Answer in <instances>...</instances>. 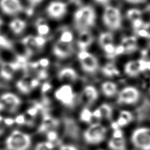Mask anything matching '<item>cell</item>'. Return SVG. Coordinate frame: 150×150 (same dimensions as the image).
<instances>
[{"instance_id": "7a4b0ae2", "label": "cell", "mask_w": 150, "mask_h": 150, "mask_svg": "<svg viewBox=\"0 0 150 150\" xmlns=\"http://www.w3.org/2000/svg\"><path fill=\"white\" fill-rule=\"evenodd\" d=\"M31 144V136L18 130L13 131L5 141L7 150H28Z\"/></svg>"}, {"instance_id": "681fc988", "label": "cell", "mask_w": 150, "mask_h": 150, "mask_svg": "<svg viewBox=\"0 0 150 150\" xmlns=\"http://www.w3.org/2000/svg\"><path fill=\"white\" fill-rule=\"evenodd\" d=\"M126 1L128 3H130V4H141V3L145 2L146 0H126Z\"/></svg>"}, {"instance_id": "5b68a950", "label": "cell", "mask_w": 150, "mask_h": 150, "mask_svg": "<svg viewBox=\"0 0 150 150\" xmlns=\"http://www.w3.org/2000/svg\"><path fill=\"white\" fill-rule=\"evenodd\" d=\"M131 141L138 150H150V128L140 127L134 130Z\"/></svg>"}, {"instance_id": "83f0119b", "label": "cell", "mask_w": 150, "mask_h": 150, "mask_svg": "<svg viewBox=\"0 0 150 150\" xmlns=\"http://www.w3.org/2000/svg\"><path fill=\"white\" fill-rule=\"evenodd\" d=\"M93 118L92 112L88 108H84L80 113V120L84 122H90Z\"/></svg>"}, {"instance_id": "7dc6e473", "label": "cell", "mask_w": 150, "mask_h": 150, "mask_svg": "<svg viewBox=\"0 0 150 150\" xmlns=\"http://www.w3.org/2000/svg\"><path fill=\"white\" fill-rule=\"evenodd\" d=\"M47 76V72L44 71V70H42V71H40L38 73V79H46V77Z\"/></svg>"}, {"instance_id": "4fadbf2b", "label": "cell", "mask_w": 150, "mask_h": 150, "mask_svg": "<svg viewBox=\"0 0 150 150\" xmlns=\"http://www.w3.org/2000/svg\"><path fill=\"white\" fill-rule=\"evenodd\" d=\"M0 101L4 104L5 109H7L9 112H14L17 111L18 108L21 105V99L13 93H5L0 97Z\"/></svg>"}, {"instance_id": "816d5d0a", "label": "cell", "mask_w": 150, "mask_h": 150, "mask_svg": "<svg viewBox=\"0 0 150 150\" xmlns=\"http://www.w3.org/2000/svg\"><path fill=\"white\" fill-rule=\"evenodd\" d=\"M4 109H5V105L2 102H1V101H0V111H4Z\"/></svg>"}, {"instance_id": "db71d44e", "label": "cell", "mask_w": 150, "mask_h": 150, "mask_svg": "<svg viewBox=\"0 0 150 150\" xmlns=\"http://www.w3.org/2000/svg\"><path fill=\"white\" fill-rule=\"evenodd\" d=\"M147 38H148V45H149V46L150 47V34L149 35V36Z\"/></svg>"}, {"instance_id": "ac0fdd59", "label": "cell", "mask_w": 150, "mask_h": 150, "mask_svg": "<svg viewBox=\"0 0 150 150\" xmlns=\"http://www.w3.org/2000/svg\"><path fill=\"white\" fill-rule=\"evenodd\" d=\"M125 73L130 77H135L141 73L138 60L130 61L125 65Z\"/></svg>"}, {"instance_id": "8d00e7d4", "label": "cell", "mask_w": 150, "mask_h": 150, "mask_svg": "<svg viewBox=\"0 0 150 150\" xmlns=\"http://www.w3.org/2000/svg\"><path fill=\"white\" fill-rule=\"evenodd\" d=\"M47 140H48L47 141L53 142H54L57 138V134L56 133L55 131L51 130V131H50V132H47Z\"/></svg>"}, {"instance_id": "d590c367", "label": "cell", "mask_w": 150, "mask_h": 150, "mask_svg": "<svg viewBox=\"0 0 150 150\" xmlns=\"http://www.w3.org/2000/svg\"><path fill=\"white\" fill-rule=\"evenodd\" d=\"M15 122L19 125H23L26 124V120L25 115H18V116L15 119Z\"/></svg>"}, {"instance_id": "e575fe53", "label": "cell", "mask_w": 150, "mask_h": 150, "mask_svg": "<svg viewBox=\"0 0 150 150\" xmlns=\"http://www.w3.org/2000/svg\"><path fill=\"white\" fill-rule=\"evenodd\" d=\"M34 41H35V44L38 49H42L45 45V43L47 42V40L44 36H34Z\"/></svg>"}, {"instance_id": "c3c4849f", "label": "cell", "mask_w": 150, "mask_h": 150, "mask_svg": "<svg viewBox=\"0 0 150 150\" xmlns=\"http://www.w3.org/2000/svg\"><path fill=\"white\" fill-rule=\"evenodd\" d=\"M28 2L32 6H36V5L40 4V3L43 1V0H28Z\"/></svg>"}, {"instance_id": "7c38bea8", "label": "cell", "mask_w": 150, "mask_h": 150, "mask_svg": "<svg viewBox=\"0 0 150 150\" xmlns=\"http://www.w3.org/2000/svg\"><path fill=\"white\" fill-rule=\"evenodd\" d=\"M0 8L5 14L15 15L23 11V5L20 0H0Z\"/></svg>"}, {"instance_id": "484cf974", "label": "cell", "mask_w": 150, "mask_h": 150, "mask_svg": "<svg viewBox=\"0 0 150 150\" xmlns=\"http://www.w3.org/2000/svg\"><path fill=\"white\" fill-rule=\"evenodd\" d=\"M101 112L102 118H105L107 119H111L112 115V109L110 105L108 103H103L99 108Z\"/></svg>"}, {"instance_id": "cb8c5ba5", "label": "cell", "mask_w": 150, "mask_h": 150, "mask_svg": "<svg viewBox=\"0 0 150 150\" xmlns=\"http://www.w3.org/2000/svg\"><path fill=\"white\" fill-rule=\"evenodd\" d=\"M16 86H17V89L24 94H28L32 90L30 81L28 82L26 79L18 80Z\"/></svg>"}, {"instance_id": "ee69618b", "label": "cell", "mask_w": 150, "mask_h": 150, "mask_svg": "<svg viewBox=\"0 0 150 150\" xmlns=\"http://www.w3.org/2000/svg\"><path fill=\"white\" fill-rule=\"evenodd\" d=\"M52 88V86L48 82H45L44 84L42 85V92H46L48 90H50Z\"/></svg>"}, {"instance_id": "836d02e7", "label": "cell", "mask_w": 150, "mask_h": 150, "mask_svg": "<svg viewBox=\"0 0 150 150\" xmlns=\"http://www.w3.org/2000/svg\"><path fill=\"white\" fill-rule=\"evenodd\" d=\"M0 47L4 48V49L11 50L13 47V45L11 41L8 39L7 37L0 35Z\"/></svg>"}, {"instance_id": "d6a6232c", "label": "cell", "mask_w": 150, "mask_h": 150, "mask_svg": "<svg viewBox=\"0 0 150 150\" xmlns=\"http://www.w3.org/2000/svg\"><path fill=\"white\" fill-rule=\"evenodd\" d=\"M74 38L73 34L72 32L68 30H64L61 34L59 40L67 43H72Z\"/></svg>"}, {"instance_id": "ba28073f", "label": "cell", "mask_w": 150, "mask_h": 150, "mask_svg": "<svg viewBox=\"0 0 150 150\" xmlns=\"http://www.w3.org/2000/svg\"><path fill=\"white\" fill-rule=\"evenodd\" d=\"M54 96L56 100L65 106L73 105L76 96L71 85L64 84L55 90Z\"/></svg>"}, {"instance_id": "ab89813d", "label": "cell", "mask_w": 150, "mask_h": 150, "mask_svg": "<svg viewBox=\"0 0 150 150\" xmlns=\"http://www.w3.org/2000/svg\"><path fill=\"white\" fill-rule=\"evenodd\" d=\"M59 150H79L76 147L71 145V144H64L61 146Z\"/></svg>"}, {"instance_id": "4dcf8cb0", "label": "cell", "mask_w": 150, "mask_h": 150, "mask_svg": "<svg viewBox=\"0 0 150 150\" xmlns=\"http://www.w3.org/2000/svg\"><path fill=\"white\" fill-rule=\"evenodd\" d=\"M102 48L108 57L111 59L116 56V55H115V49H116V47L113 44H108L105 45V46H103Z\"/></svg>"}, {"instance_id": "8992f818", "label": "cell", "mask_w": 150, "mask_h": 150, "mask_svg": "<svg viewBox=\"0 0 150 150\" xmlns=\"http://www.w3.org/2000/svg\"><path fill=\"white\" fill-rule=\"evenodd\" d=\"M140 98V92L134 86H126L118 93L117 102L120 105H133Z\"/></svg>"}, {"instance_id": "e0dca14e", "label": "cell", "mask_w": 150, "mask_h": 150, "mask_svg": "<svg viewBox=\"0 0 150 150\" xmlns=\"http://www.w3.org/2000/svg\"><path fill=\"white\" fill-rule=\"evenodd\" d=\"M120 44L124 47L125 53H127L134 52L138 49L137 38L133 36L123 38Z\"/></svg>"}, {"instance_id": "74e56055", "label": "cell", "mask_w": 150, "mask_h": 150, "mask_svg": "<svg viewBox=\"0 0 150 150\" xmlns=\"http://www.w3.org/2000/svg\"><path fill=\"white\" fill-rule=\"evenodd\" d=\"M136 32H137V34L139 36L146 38L150 34V33L148 30V29H146V28H140L139 29V30H136Z\"/></svg>"}, {"instance_id": "7bdbcfd3", "label": "cell", "mask_w": 150, "mask_h": 150, "mask_svg": "<svg viewBox=\"0 0 150 150\" xmlns=\"http://www.w3.org/2000/svg\"><path fill=\"white\" fill-rule=\"evenodd\" d=\"M4 122L5 125L7 126H12L15 123V119H12V118H5L4 119Z\"/></svg>"}, {"instance_id": "ffe728a7", "label": "cell", "mask_w": 150, "mask_h": 150, "mask_svg": "<svg viewBox=\"0 0 150 150\" xmlns=\"http://www.w3.org/2000/svg\"><path fill=\"white\" fill-rule=\"evenodd\" d=\"M103 94L108 98L113 97L117 93V85L111 81L104 82L101 86Z\"/></svg>"}, {"instance_id": "d4e9b609", "label": "cell", "mask_w": 150, "mask_h": 150, "mask_svg": "<svg viewBox=\"0 0 150 150\" xmlns=\"http://www.w3.org/2000/svg\"><path fill=\"white\" fill-rule=\"evenodd\" d=\"M113 35L112 33H109V32L101 33L99 36V44L101 47L109 44H113Z\"/></svg>"}, {"instance_id": "5bb4252c", "label": "cell", "mask_w": 150, "mask_h": 150, "mask_svg": "<svg viewBox=\"0 0 150 150\" xmlns=\"http://www.w3.org/2000/svg\"><path fill=\"white\" fill-rule=\"evenodd\" d=\"M93 42V36L89 30H86L80 32L77 44L80 51H86L87 48L92 44Z\"/></svg>"}, {"instance_id": "2e32d148", "label": "cell", "mask_w": 150, "mask_h": 150, "mask_svg": "<svg viewBox=\"0 0 150 150\" xmlns=\"http://www.w3.org/2000/svg\"><path fill=\"white\" fill-rule=\"evenodd\" d=\"M58 79L61 81L73 82L78 79V74L73 68L65 67L59 72Z\"/></svg>"}, {"instance_id": "3957f363", "label": "cell", "mask_w": 150, "mask_h": 150, "mask_svg": "<svg viewBox=\"0 0 150 150\" xmlns=\"http://www.w3.org/2000/svg\"><path fill=\"white\" fill-rule=\"evenodd\" d=\"M107 128L101 123L96 122L90 125L84 132V139L86 142L90 145H97L105 140Z\"/></svg>"}, {"instance_id": "f35d334b", "label": "cell", "mask_w": 150, "mask_h": 150, "mask_svg": "<svg viewBox=\"0 0 150 150\" xmlns=\"http://www.w3.org/2000/svg\"><path fill=\"white\" fill-rule=\"evenodd\" d=\"M38 65L39 66L42 67H47L49 66L50 65V60L46 58H43L41 59H40L38 61Z\"/></svg>"}, {"instance_id": "9c48e42d", "label": "cell", "mask_w": 150, "mask_h": 150, "mask_svg": "<svg viewBox=\"0 0 150 150\" xmlns=\"http://www.w3.org/2000/svg\"><path fill=\"white\" fill-rule=\"evenodd\" d=\"M108 148L110 150H126V142L124 133L120 128L114 129L112 137L108 142Z\"/></svg>"}, {"instance_id": "f6af8a7d", "label": "cell", "mask_w": 150, "mask_h": 150, "mask_svg": "<svg viewBox=\"0 0 150 150\" xmlns=\"http://www.w3.org/2000/svg\"><path fill=\"white\" fill-rule=\"evenodd\" d=\"M4 122V119L3 117L0 115V136L4 134L5 131V126Z\"/></svg>"}, {"instance_id": "44dd1931", "label": "cell", "mask_w": 150, "mask_h": 150, "mask_svg": "<svg viewBox=\"0 0 150 150\" xmlns=\"http://www.w3.org/2000/svg\"><path fill=\"white\" fill-rule=\"evenodd\" d=\"M133 115L132 112L127 110H122L120 112L117 120L115 121L118 127L121 128L128 125L132 121Z\"/></svg>"}, {"instance_id": "52a82bcc", "label": "cell", "mask_w": 150, "mask_h": 150, "mask_svg": "<svg viewBox=\"0 0 150 150\" xmlns=\"http://www.w3.org/2000/svg\"><path fill=\"white\" fill-rule=\"evenodd\" d=\"M82 70L87 73H94L99 68V61L97 57L86 51H80L78 53Z\"/></svg>"}, {"instance_id": "bcb514c9", "label": "cell", "mask_w": 150, "mask_h": 150, "mask_svg": "<svg viewBox=\"0 0 150 150\" xmlns=\"http://www.w3.org/2000/svg\"><path fill=\"white\" fill-rule=\"evenodd\" d=\"M39 84H40V81L38 79H34L30 80V86H31L32 89L37 87L39 85Z\"/></svg>"}, {"instance_id": "1f68e13d", "label": "cell", "mask_w": 150, "mask_h": 150, "mask_svg": "<svg viewBox=\"0 0 150 150\" xmlns=\"http://www.w3.org/2000/svg\"><path fill=\"white\" fill-rule=\"evenodd\" d=\"M15 62L17 63L19 69H26L28 67V60L25 56L18 55Z\"/></svg>"}, {"instance_id": "f546056e", "label": "cell", "mask_w": 150, "mask_h": 150, "mask_svg": "<svg viewBox=\"0 0 150 150\" xmlns=\"http://www.w3.org/2000/svg\"><path fill=\"white\" fill-rule=\"evenodd\" d=\"M53 149H54L53 143L50 141H45L38 144L34 150H53Z\"/></svg>"}, {"instance_id": "7402d4cb", "label": "cell", "mask_w": 150, "mask_h": 150, "mask_svg": "<svg viewBox=\"0 0 150 150\" xmlns=\"http://www.w3.org/2000/svg\"><path fill=\"white\" fill-rule=\"evenodd\" d=\"M9 28L15 34H21L25 31L26 27V23L24 20L20 18H15V19L11 21L9 23Z\"/></svg>"}, {"instance_id": "9f6ffc18", "label": "cell", "mask_w": 150, "mask_h": 150, "mask_svg": "<svg viewBox=\"0 0 150 150\" xmlns=\"http://www.w3.org/2000/svg\"><path fill=\"white\" fill-rule=\"evenodd\" d=\"M149 90H150V88H149Z\"/></svg>"}, {"instance_id": "f1b7e54d", "label": "cell", "mask_w": 150, "mask_h": 150, "mask_svg": "<svg viewBox=\"0 0 150 150\" xmlns=\"http://www.w3.org/2000/svg\"><path fill=\"white\" fill-rule=\"evenodd\" d=\"M142 15V11L138 9H136V8L129 9L127 12V17L131 21L141 18Z\"/></svg>"}, {"instance_id": "277c9868", "label": "cell", "mask_w": 150, "mask_h": 150, "mask_svg": "<svg viewBox=\"0 0 150 150\" xmlns=\"http://www.w3.org/2000/svg\"><path fill=\"white\" fill-rule=\"evenodd\" d=\"M102 19L104 25L110 30H117L121 28L122 15L116 7L107 6L104 9Z\"/></svg>"}, {"instance_id": "9a60e30c", "label": "cell", "mask_w": 150, "mask_h": 150, "mask_svg": "<svg viewBox=\"0 0 150 150\" xmlns=\"http://www.w3.org/2000/svg\"><path fill=\"white\" fill-rule=\"evenodd\" d=\"M19 70L18 65L15 61L12 63H4L0 69V76L3 79L10 80L13 79L15 72Z\"/></svg>"}, {"instance_id": "60d3db41", "label": "cell", "mask_w": 150, "mask_h": 150, "mask_svg": "<svg viewBox=\"0 0 150 150\" xmlns=\"http://www.w3.org/2000/svg\"><path fill=\"white\" fill-rule=\"evenodd\" d=\"M125 53V48L121 44H120L116 47V49H115V55H116V56L119 55H121L122 53Z\"/></svg>"}, {"instance_id": "4316f807", "label": "cell", "mask_w": 150, "mask_h": 150, "mask_svg": "<svg viewBox=\"0 0 150 150\" xmlns=\"http://www.w3.org/2000/svg\"><path fill=\"white\" fill-rule=\"evenodd\" d=\"M37 33L39 36H44L47 35L50 33V28L47 24L45 23L43 21H39L37 24Z\"/></svg>"}, {"instance_id": "b9f144b4", "label": "cell", "mask_w": 150, "mask_h": 150, "mask_svg": "<svg viewBox=\"0 0 150 150\" xmlns=\"http://www.w3.org/2000/svg\"><path fill=\"white\" fill-rule=\"evenodd\" d=\"M38 108H36V107L34 105V107H33V108H30L28 110V111H27V113L29 115H30V116H32V117H34V116H36V115H37V113H38Z\"/></svg>"}, {"instance_id": "603a6c76", "label": "cell", "mask_w": 150, "mask_h": 150, "mask_svg": "<svg viewBox=\"0 0 150 150\" xmlns=\"http://www.w3.org/2000/svg\"><path fill=\"white\" fill-rule=\"evenodd\" d=\"M101 72L108 77H113L120 74V71L113 63H109L104 65L101 69Z\"/></svg>"}, {"instance_id": "8fae6325", "label": "cell", "mask_w": 150, "mask_h": 150, "mask_svg": "<svg viewBox=\"0 0 150 150\" xmlns=\"http://www.w3.org/2000/svg\"><path fill=\"white\" fill-rule=\"evenodd\" d=\"M54 55L60 59L71 57L74 52V48L72 43H67L58 40L53 48Z\"/></svg>"}, {"instance_id": "f907efd6", "label": "cell", "mask_w": 150, "mask_h": 150, "mask_svg": "<svg viewBox=\"0 0 150 150\" xmlns=\"http://www.w3.org/2000/svg\"><path fill=\"white\" fill-rule=\"evenodd\" d=\"M96 2L100 4H102V5H106L107 4H108L110 0H94Z\"/></svg>"}, {"instance_id": "30bf717a", "label": "cell", "mask_w": 150, "mask_h": 150, "mask_svg": "<svg viewBox=\"0 0 150 150\" xmlns=\"http://www.w3.org/2000/svg\"><path fill=\"white\" fill-rule=\"evenodd\" d=\"M67 11V5L61 1H52L47 7L46 12L48 16L53 19H61Z\"/></svg>"}, {"instance_id": "11a10c76", "label": "cell", "mask_w": 150, "mask_h": 150, "mask_svg": "<svg viewBox=\"0 0 150 150\" xmlns=\"http://www.w3.org/2000/svg\"><path fill=\"white\" fill-rule=\"evenodd\" d=\"M2 25H3V21L1 20V18H0V28L1 27Z\"/></svg>"}, {"instance_id": "6da1fadb", "label": "cell", "mask_w": 150, "mask_h": 150, "mask_svg": "<svg viewBox=\"0 0 150 150\" xmlns=\"http://www.w3.org/2000/svg\"><path fill=\"white\" fill-rule=\"evenodd\" d=\"M96 19L95 10L90 5L80 7L74 13L75 28L80 32L89 30V28L95 25Z\"/></svg>"}, {"instance_id": "f5cc1de1", "label": "cell", "mask_w": 150, "mask_h": 150, "mask_svg": "<svg viewBox=\"0 0 150 150\" xmlns=\"http://www.w3.org/2000/svg\"><path fill=\"white\" fill-rule=\"evenodd\" d=\"M72 2H74V4H76L77 5H79L81 4V1L80 0H71Z\"/></svg>"}, {"instance_id": "d6986e66", "label": "cell", "mask_w": 150, "mask_h": 150, "mask_svg": "<svg viewBox=\"0 0 150 150\" xmlns=\"http://www.w3.org/2000/svg\"><path fill=\"white\" fill-rule=\"evenodd\" d=\"M83 95L88 102H95L99 98V92L96 88L92 85H88L83 89Z\"/></svg>"}]
</instances>
